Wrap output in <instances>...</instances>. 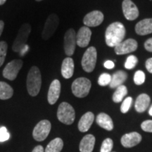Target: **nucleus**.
<instances>
[{"instance_id":"obj_1","label":"nucleus","mask_w":152,"mask_h":152,"mask_svg":"<svg viewBox=\"0 0 152 152\" xmlns=\"http://www.w3.org/2000/svg\"><path fill=\"white\" fill-rule=\"evenodd\" d=\"M125 35V28L122 23L114 22L106 28V44L110 47H115L122 42Z\"/></svg>"},{"instance_id":"obj_2","label":"nucleus","mask_w":152,"mask_h":152,"mask_svg":"<svg viewBox=\"0 0 152 152\" xmlns=\"http://www.w3.org/2000/svg\"><path fill=\"white\" fill-rule=\"evenodd\" d=\"M27 90L29 94L35 96L39 94L42 85V76L37 66H32L27 76Z\"/></svg>"},{"instance_id":"obj_3","label":"nucleus","mask_w":152,"mask_h":152,"mask_svg":"<svg viewBox=\"0 0 152 152\" xmlns=\"http://www.w3.org/2000/svg\"><path fill=\"white\" fill-rule=\"evenodd\" d=\"M58 121L66 125H71L75 118V112L73 107L67 102H62L57 111Z\"/></svg>"},{"instance_id":"obj_4","label":"nucleus","mask_w":152,"mask_h":152,"mask_svg":"<svg viewBox=\"0 0 152 152\" xmlns=\"http://www.w3.org/2000/svg\"><path fill=\"white\" fill-rule=\"evenodd\" d=\"M30 32L31 26L29 23H25L20 27L12 45V50L14 52L20 53L21 52L22 49L26 45Z\"/></svg>"},{"instance_id":"obj_5","label":"nucleus","mask_w":152,"mask_h":152,"mask_svg":"<svg viewBox=\"0 0 152 152\" xmlns=\"http://www.w3.org/2000/svg\"><path fill=\"white\" fill-rule=\"evenodd\" d=\"M91 86L92 83L90 80L86 77H79L75 80L72 84V92L76 97H85L90 92Z\"/></svg>"},{"instance_id":"obj_6","label":"nucleus","mask_w":152,"mask_h":152,"mask_svg":"<svg viewBox=\"0 0 152 152\" xmlns=\"http://www.w3.org/2000/svg\"><path fill=\"white\" fill-rule=\"evenodd\" d=\"M96 58H97V52L96 48L94 47H89L83 54L81 61L83 69L87 73H92L96 66Z\"/></svg>"},{"instance_id":"obj_7","label":"nucleus","mask_w":152,"mask_h":152,"mask_svg":"<svg viewBox=\"0 0 152 152\" xmlns=\"http://www.w3.org/2000/svg\"><path fill=\"white\" fill-rule=\"evenodd\" d=\"M59 24V18L56 14H50L47 18L44 26L42 37L45 40H47L49 38L52 37L56 32Z\"/></svg>"},{"instance_id":"obj_8","label":"nucleus","mask_w":152,"mask_h":152,"mask_svg":"<svg viewBox=\"0 0 152 152\" xmlns=\"http://www.w3.org/2000/svg\"><path fill=\"white\" fill-rule=\"evenodd\" d=\"M51 123L47 120L41 121L36 125L33 132V138L36 141L42 142L48 137L51 131Z\"/></svg>"},{"instance_id":"obj_9","label":"nucleus","mask_w":152,"mask_h":152,"mask_svg":"<svg viewBox=\"0 0 152 152\" xmlns=\"http://www.w3.org/2000/svg\"><path fill=\"white\" fill-rule=\"evenodd\" d=\"M23 61L20 59H14L8 63L3 71V76L9 80H14L22 68Z\"/></svg>"},{"instance_id":"obj_10","label":"nucleus","mask_w":152,"mask_h":152,"mask_svg":"<svg viewBox=\"0 0 152 152\" xmlns=\"http://www.w3.org/2000/svg\"><path fill=\"white\" fill-rule=\"evenodd\" d=\"M76 41V33L73 28H70L66 32L64 35V51L68 56L73 55L75 52Z\"/></svg>"},{"instance_id":"obj_11","label":"nucleus","mask_w":152,"mask_h":152,"mask_svg":"<svg viewBox=\"0 0 152 152\" xmlns=\"http://www.w3.org/2000/svg\"><path fill=\"white\" fill-rule=\"evenodd\" d=\"M138 47L137 42L134 39H128L123 41L119 45L115 47V54L118 55H123L129 54L137 50Z\"/></svg>"},{"instance_id":"obj_12","label":"nucleus","mask_w":152,"mask_h":152,"mask_svg":"<svg viewBox=\"0 0 152 152\" xmlns=\"http://www.w3.org/2000/svg\"><path fill=\"white\" fill-rule=\"evenodd\" d=\"M104 18L103 13L99 11H93L88 13L83 18V23L87 27H96L102 23Z\"/></svg>"},{"instance_id":"obj_13","label":"nucleus","mask_w":152,"mask_h":152,"mask_svg":"<svg viewBox=\"0 0 152 152\" xmlns=\"http://www.w3.org/2000/svg\"><path fill=\"white\" fill-rule=\"evenodd\" d=\"M123 14L128 20H134L139 16V10L137 6L131 0H124L122 4Z\"/></svg>"},{"instance_id":"obj_14","label":"nucleus","mask_w":152,"mask_h":152,"mask_svg":"<svg viewBox=\"0 0 152 152\" xmlns=\"http://www.w3.org/2000/svg\"><path fill=\"white\" fill-rule=\"evenodd\" d=\"M91 36H92V31L90 28L87 27V26L82 27L76 34L77 45L80 47H87L90 42Z\"/></svg>"},{"instance_id":"obj_15","label":"nucleus","mask_w":152,"mask_h":152,"mask_svg":"<svg viewBox=\"0 0 152 152\" xmlns=\"http://www.w3.org/2000/svg\"><path fill=\"white\" fill-rule=\"evenodd\" d=\"M61 93V83L58 80H54L51 83L48 91L47 99L49 104L53 105L57 102Z\"/></svg>"},{"instance_id":"obj_16","label":"nucleus","mask_w":152,"mask_h":152,"mask_svg":"<svg viewBox=\"0 0 152 152\" xmlns=\"http://www.w3.org/2000/svg\"><path fill=\"white\" fill-rule=\"evenodd\" d=\"M142 136L138 132H130L125 134L121 138V144L124 147L130 148L136 146L141 142Z\"/></svg>"},{"instance_id":"obj_17","label":"nucleus","mask_w":152,"mask_h":152,"mask_svg":"<svg viewBox=\"0 0 152 152\" xmlns=\"http://www.w3.org/2000/svg\"><path fill=\"white\" fill-rule=\"evenodd\" d=\"M135 32L140 35L152 33V18H145L138 22L135 26Z\"/></svg>"},{"instance_id":"obj_18","label":"nucleus","mask_w":152,"mask_h":152,"mask_svg":"<svg viewBox=\"0 0 152 152\" xmlns=\"http://www.w3.org/2000/svg\"><path fill=\"white\" fill-rule=\"evenodd\" d=\"M94 120V115L92 112H87L82 116L78 123V129L82 132L89 130Z\"/></svg>"},{"instance_id":"obj_19","label":"nucleus","mask_w":152,"mask_h":152,"mask_svg":"<svg viewBox=\"0 0 152 152\" xmlns=\"http://www.w3.org/2000/svg\"><path fill=\"white\" fill-rule=\"evenodd\" d=\"M74 73V61L71 57H67L63 61L61 65L62 76L66 79H69Z\"/></svg>"},{"instance_id":"obj_20","label":"nucleus","mask_w":152,"mask_h":152,"mask_svg":"<svg viewBox=\"0 0 152 152\" xmlns=\"http://www.w3.org/2000/svg\"><path fill=\"white\" fill-rule=\"evenodd\" d=\"M95 137L92 134H87L81 140L80 144V152H92L94 147Z\"/></svg>"},{"instance_id":"obj_21","label":"nucleus","mask_w":152,"mask_h":152,"mask_svg":"<svg viewBox=\"0 0 152 152\" xmlns=\"http://www.w3.org/2000/svg\"><path fill=\"white\" fill-rule=\"evenodd\" d=\"M96 123L101 128L111 131L113 128V123L111 117L106 113H101L96 116Z\"/></svg>"},{"instance_id":"obj_22","label":"nucleus","mask_w":152,"mask_h":152,"mask_svg":"<svg viewBox=\"0 0 152 152\" xmlns=\"http://www.w3.org/2000/svg\"><path fill=\"white\" fill-rule=\"evenodd\" d=\"M150 104V97L147 94H141L139 95L135 102V110L139 113L145 111Z\"/></svg>"},{"instance_id":"obj_23","label":"nucleus","mask_w":152,"mask_h":152,"mask_svg":"<svg viewBox=\"0 0 152 152\" xmlns=\"http://www.w3.org/2000/svg\"><path fill=\"white\" fill-rule=\"evenodd\" d=\"M128 77V74L125 71H118L115 72L111 76V81L109 84L110 88H117L118 87L121 86L123 83L126 80Z\"/></svg>"},{"instance_id":"obj_24","label":"nucleus","mask_w":152,"mask_h":152,"mask_svg":"<svg viewBox=\"0 0 152 152\" xmlns=\"http://www.w3.org/2000/svg\"><path fill=\"white\" fill-rule=\"evenodd\" d=\"M14 94V90L5 82H0V99L6 100L10 99Z\"/></svg>"},{"instance_id":"obj_25","label":"nucleus","mask_w":152,"mask_h":152,"mask_svg":"<svg viewBox=\"0 0 152 152\" xmlns=\"http://www.w3.org/2000/svg\"><path fill=\"white\" fill-rule=\"evenodd\" d=\"M64 147V142L61 138H56L49 142L45 152H60Z\"/></svg>"},{"instance_id":"obj_26","label":"nucleus","mask_w":152,"mask_h":152,"mask_svg":"<svg viewBox=\"0 0 152 152\" xmlns=\"http://www.w3.org/2000/svg\"><path fill=\"white\" fill-rule=\"evenodd\" d=\"M128 94V89L125 85H121L118 87L113 95V101L115 103H119L122 102L123 99Z\"/></svg>"},{"instance_id":"obj_27","label":"nucleus","mask_w":152,"mask_h":152,"mask_svg":"<svg viewBox=\"0 0 152 152\" xmlns=\"http://www.w3.org/2000/svg\"><path fill=\"white\" fill-rule=\"evenodd\" d=\"M7 49H8V45L4 41L0 42V67L3 65L5 61L6 56H7Z\"/></svg>"},{"instance_id":"obj_28","label":"nucleus","mask_w":152,"mask_h":152,"mask_svg":"<svg viewBox=\"0 0 152 152\" xmlns=\"http://www.w3.org/2000/svg\"><path fill=\"white\" fill-rule=\"evenodd\" d=\"M113 147V140L110 138H107L104 140L101 147L100 152H111Z\"/></svg>"},{"instance_id":"obj_29","label":"nucleus","mask_w":152,"mask_h":152,"mask_svg":"<svg viewBox=\"0 0 152 152\" xmlns=\"http://www.w3.org/2000/svg\"><path fill=\"white\" fill-rule=\"evenodd\" d=\"M111 81V75L109 73H102L99 76L98 79V84L100 86H106V85H109Z\"/></svg>"},{"instance_id":"obj_30","label":"nucleus","mask_w":152,"mask_h":152,"mask_svg":"<svg viewBox=\"0 0 152 152\" xmlns=\"http://www.w3.org/2000/svg\"><path fill=\"white\" fill-rule=\"evenodd\" d=\"M138 62V58L134 55H131L127 58L126 61L125 63V68L126 69H132L135 67Z\"/></svg>"},{"instance_id":"obj_31","label":"nucleus","mask_w":152,"mask_h":152,"mask_svg":"<svg viewBox=\"0 0 152 152\" xmlns=\"http://www.w3.org/2000/svg\"><path fill=\"white\" fill-rule=\"evenodd\" d=\"M145 81V73L142 71H137L134 73V82L137 85H141Z\"/></svg>"},{"instance_id":"obj_32","label":"nucleus","mask_w":152,"mask_h":152,"mask_svg":"<svg viewBox=\"0 0 152 152\" xmlns=\"http://www.w3.org/2000/svg\"><path fill=\"white\" fill-rule=\"evenodd\" d=\"M132 99L130 96H128V97L125 98L124 101L123 102L122 104H121V111L123 113H126L127 112L129 111V109H130L131 104H132Z\"/></svg>"},{"instance_id":"obj_33","label":"nucleus","mask_w":152,"mask_h":152,"mask_svg":"<svg viewBox=\"0 0 152 152\" xmlns=\"http://www.w3.org/2000/svg\"><path fill=\"white\" fill-rule=\"evenodd\" d=\"M10 137V134L5 127L0 128V142H5Z\"/></svg>"},{"instance_id":"obj_34","label":"nucleus","mask_w":152,"mask_h":152,"mask_svg":"<svg viewBox=\"0 0 152 152\" xmlns=\"http://www.w3.org/2000/svg\"><path fill=\"white\" fill-rule=\"evenodd\" d=\"M141 128L142 130L147 132H152V121L147 120L142 123Z\"/></svg>"},{"instance_id":"obj_35","label":"nucleus","mask_w":152,"mask_h":152,"mask_svg":"<svg viewBox=\"0 0 152 152\" xmlns=\"http://www.w3.org/2000/svg\"><path fill=\"white\" fill-rule=\"evenodd\" d=\"M144 48L148 52H152V38L147 39L144 43Z\"/></svg>"},{"instance_id":"obj_36","label":"nucleus","mask_w":152,"mask_h":152,"mask_svg":"<svg viewBox=\"0 0 152 152\" xmlns=\"http://www.w3.org/2000/svg\"><path fill=\"white\" fill-rule=\"evenodd\" d=\"M146 68L150 73H152V58H150L146 61Z\"/></svg>"},{"instance_id":"obj_37","label":"nucleus","mask_w":152,"mask_h":152,"mask_svg":"<svg viewBox=\"0 0 152 152\" xmlns=\"http://www.w3.org/2000/svg\"><path fill=\"white\" fill-rule=\"evenodd\" d=\"M104 67L107 69H112V68H114L115 66V64H114V62L112 61H106L104 63Z\"/></svg>"},{"instance_id":"obj_38","label":"nucleus","mask_w":152,"mask_h":152,"mask_svg":"<svg viewBox=\"0 0 152 152\" xmlns=\"http://www.w3.org/2000/svg\"><path fill=\"white\" fill-rule=\"evenodd\" d=\"M32 152H45L44 151V148L42 146L39 145L35 147V149H33V151Z\"/></svg>"},{"instance_id":"obj_39","label":"nucleus","mask_w":152,"mask_h":152,"mask_svg":"<svg viewBox=\"0 0 152 152\" xmlns=\"http://www.w3.org/2000/svg\"><path fill=\"white\" fill-rule=\"evenodd\" d=\"M4 28V23L3 20H0V36H1V33H2Z\"/></svg>"},{"instance_id":"obj_40","label":"nucleus","mask_w":152,"mask_h":152,"mask_svg":"<svg viewBox=\"0 0 152 152\" xmlns=\"http://www.w3.org/2000/svg\"><path fill=\"white\" fill-rule=\"evenodd\" d=\"M28 48H29V47H28V45H26V46L24 47V48L22 49V50H21V52H20V55H21V56H22V55H24L25 54H26V53L28 52Z\"/></svg>"},{"instance_id":"obj_41","label":"nucleus","mask_w":152,"mask_h":152,"mask_svg":"<svg viewBox=\"0 0 152 152\" xmlns=\"http://www.w3.org/2000/svg\"><path fill=\"white\" fill-rule=\"evenodd\" d=\"M149 114L151 116H152V105L151 106V107H150V109L149 110Z\"/></svg>"},{"instance_id":"obj_42","label":"nucleus","mask_w":152,"mask_h":152,"mask_svg":"<svg viewBox=\"0 0 152 152\" xmlns=\"http://www.w3.org/2000/svg\"><path fill=\"white\" fill-rule=\"evenodd\" d=\"M6 1H7V0H0V6L3 5Z\"/></svg>"},{"instance_id":"obj_43","label":"nucleus","mask_w":152,"mask_h":152,"mask_svg":"<svg viewBox=\"0 0 152 152\" xmlns=\"http://www.w3.org/2000/svg\"><path fill=\"white\" fill-rule=\"evenodd\" d=\"M37 1H42V0H36Z\"/></svg>"}]
</instances>
